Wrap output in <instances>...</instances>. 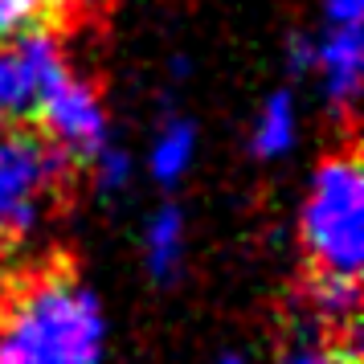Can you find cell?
<instances>
[{
  "instance_id": "1",
  "label": "cell",
  "mask_w": 364,
  "mask_h": 364,
  "mask_svg": "<svg viewBox=\"0 0 364 364\" xmlns=\"http://www.w3.org/2000/svg\"><path fill=\"white\" fill-rule=\"evenodd\" d=\"M107 315L74 274H41L0 311V364H102Z\"/></svg>"
},
{
  "instance_id": "2",
  "label": "cell",
  "mask_w": 364,
  "mask_h": 364,
  "mask_svg": "<svg viewBox=\"0 0 364 364\" xmlns=\"http://www.w3.org/2000/svg\"><path fill=\"white\" fill-rule=\"evenodd\" d=\"M299 237L315 274L356 279L364 266V172L352 151H336L311 172L299 209Z\"/></svg>"
},
{
  "instance_id": "3",
  "label": "cell",
  "mask_w": 364,
  "mask_h": 364,
  "mask_svg": "<svg viewBox=\"0 0 364 364\" xmlns=\"http://www.w3.org/2000/svg\"><path fill=\"white\" fill-rule=\"evenodd\" d=\"M58 176L62 156L41 135L0 127V246L37 233Z\"/></svg>"
},
{
  "instance_id": "4",
  "label": "cell",
  "mask_w": 364,
  "mask_h": 364,
  "mask_svg": "<svg viewBox=\"0 0 364 364\" xmlns=\"http://www.w3.org/2000/svg\"><path fill=\"white\" fill-rule=\"evenodd\" d=\"M33 119L41 123V139L50 144L62 160H78L90 164L102 148H111V123L102 111V99L82 82L66 62L46 74V82L37 90Z\"/></svg>"
},
{
  "instance_id": "5",
  "label": "cell",
  "mask_w": 364,
  "mask_h": 364,
  "mask_svg": "<svg viewBox=\"0 0 364 364\" xmlns=\"http://www.w3.org/2000/svg\"><path fill=\"white\" fill-rule=\"evenodd\" d=\"M307 78L319 82V95L331 111L348 115L360 99L364 78V29L360 25H319V33H307Z\"/></svg>"
},
{
  "instance_id": "6",
  "label": "cell",
  "mask_w": 364,
  "mask_h": 364,
  "mask_svg": "<svg viewBox=\"0 0 364 364\" xmlns=\"http://www.w3.org/2000/svg\"><path fill=\"white\" fill-rule=\"evenodd\" d=\"M62 62V53L46 33H29L0 46V123L29 119L46 74Z\"/></svg>"
},
{
  "instance_id": "7",
  "label": "cell",
  "mask_w": 364,
  "mask_h": 364,
  "mask_svg": "<svg viewBox=\"0 0 364 364\" xmlns=\"http://www.w3.org/2000/svg\"><path fill=\"white\" fill-rule=\"evenodd\" d=\"M188 254V225L176 205H160L144 225V266L156 282H172Z\"/></svg>"
},
{
  "instance_id": "8",
  "label": "cell",
  "mask_w": 364,
  "mask_h": 364,
  "mask_svg": "<svg viewBox=\"0 0 364 364\" xmlns=\"http://www.w3.org/2000/svg\"><path fill=\"white\" fill-rule=\"evenodd\" d=\"M197 160V127H193V119L184 115H168L156 135H151L148 144V172L156 184H181L188 176V168Z\"/></svg>"
},
{
  "instance_id": "9",
  "label": "cell",
  "mask_w": 364,
  "mask_h": 364,
  "mask_svg": "<svg viewBox=\"0 0 364 364\" xmlns=\"http://www.w3.org/2000/svg\"><path fill=\"white\" fill-rule=\"evenodd\" d=\"M299 139V107L291 90H274L266 95V102L258 107V115L250 123V151L258 160H282L291 156Z\"/></svg>"
},
{
  "instance_id": "10",
  "label": "cell",
  "mask_w": 364,
  "mask_h": 364,
  "mask_svg": "<svg viewBox=\"0 0 364 364\" xmlns=\"http://www.w3.org/2000/svg\"><path fill=\"white\" fill-rule=\"evenodd\" d=\"M311 307L331 323H356V307H360V282L356 279H336V274H315L311 282Z\"/></svg>"
},
{
  "instance_id": "11",
  "label": "cell",
  "mask_w": 364,
  "mask_h": 364,
  "mask_svg": "<svg viewBox=\"0 0 364 364\" xmlns=\"http://www.w3.org/2000/svg\"><path fill=\"white\" fill-rule=\"evenodd\" d=\"M53 0H0V46L37 33Z\"/></svg>"
},
{
  "instance_id": "12",
  "label": "cell",
  "mask_w": 364,
  "mask_h": 364,
  "mask_svg": "<svg viewBox=\"0 0 364 364\" xmlns=\"http://www.w3.org/2000/svg\"><path fill=\"white\" fill-rule=\"evenodd\" d=\"M90 172H95V184H99L102 197H119L127 184H132V156L123 148H102L95 160H90Z\"/></svg>"
},
{
  "instance_id": "13",
  "label": "cell",
  "mask_w": 364,
  "mask_h": 364,
  "mask_svg": "<svg viewBox=\"0 0 364 364\" xmlns=\"http://www.w3.org/2000/svg\"><path fill=\"white\" fill-rule=\"evenodd\" d=\"M287 364H360L352 344H315V348H299L287 356Z\"/></svg>"
},
{
  "instance_id": "14",
  "label": "cell",
  "mask_w": 364,
  "mask_h": 364,
  "mask_svg": "<svg viewBox=\"0 0 364 364\" xmlns=\"http://www.w3.org/2000/svg\"><path fill=\"white\" fill-rule=\"evenodd\" d=\"M323 25H364V0H319Z\"/></svg>"
},
{
  "instance_id": "15",
  "label": "cell",
  "mask_w": 364,
  "mask_h": 364,
  "mask_svg": "<svg viewBox=\"0 0 364 364\" xmlns=\"http://www.w3.org/2000/svg\"><path fill=\"white\" fill-rule=\"evenodd\" d=\"M217 364H250V360L242 356V352H221V356H217Z\"/></svg>"
}]
</instances>
